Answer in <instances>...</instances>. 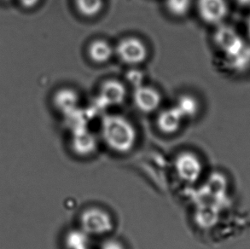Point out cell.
<instances>
[{"label": "cell", "instance_id": "1", "mask_svg": "<svg viewBox=\"0 0 250 249\" xmlns=\"http://www.w3.org/2000/svg\"><path fill=\"white\" fill-rule=\"evenodd\" d=\"M101 136L105 145L119 154L131 151L138 138L133 124L128 120L117 115L104 116L101 122Z\"/></svg>", "mask_w": 250, "mask_h": 249}, {"label": "cell", "instance_id": "17", "mask_svg": "<svg viewBox=\"0 0 250 249\" xmlns=\"http://www.w3.org/2000/svg\"><path fill=\"white\" fill-rule=\"evenodd\" d=\"M128 81L131 84L136 86H139L140 84H143L141 81H143V74L141 72L138 70H132L127 74Z\"/></svg>", "mask_w": 250, "mask_h": 249}, {"label": "cell", "instance_id": "3", "mask_svg": "<svg viewBox=\"0 0 250 249\" xmlns=\"http://www.w3.org/2000/svg\"><path fill=\"white\" fill-rule=\"evenodd\" d=\"M80 225L81 229L89 236H104L114 228L111 216L98 208L84 210L80 217Z\"/></svg>", "mask_w": 250, "mask_h": 249}, {"label": "cell", "instance_id": "2", "mask_svg": "<svg viewBox=\"0 0 250 249\" xmlns=\"http://www.w3.org/2000/svg\"><path fill=\"white\" fill-rule=\"evenodd\" d=\"M223 57L225 67L234 74L250 70V41L240 33L217 48Z\"/></svg>", "mask_w": 250, "mask_h": 249}, {"label": "cell", "instance_id": "21", "mask_svg": "<svg viewBox=\"0 0 250 249\" xmlns=\"http://www.w3.org/2000/svg\"><path fill=\"white\" fill-rule=\"evenodd\" d=\"M236 3L242 7H250V0H234Z\"/></svg>", "mask_w": 250, "mask_h": 249}, {"label": "cell", "instance_id": "12", "mask_svg": "<svg viewBox=\"0 0 250 249\" xmlns=\"http://www.w3.org/2000/svg\"><path fill=\"white\" fill-rule=\"evenodd\" d=\"M88 56L95 63L108 62L114 54V50L108 42L104 40L92 41L87 49Z\"/></svg>", "mask_w": 250, "mask_h": 249}, {"label": "cell", "instance_id": "13", "mask_svg": "<svg viewBox=\"0 0 250 249\" xmlns=\"http://www.w3.org/2000/svg\"><path fill=\"white\" fill-rule=\"evenodd\" d=\"M174 107L179 110L184 120L196 117L199 111L198 101L190 95L180 96Z\"/></svg>", "mask_w": 250, "mask_h": 249}, {"label": "cell", "instance_id": "8", "mask_svg": "<svg viewBox=\"0 0 250 249\" xmlns=\"http://www.w3.org/2000/svg\"><path fill=\"white\" fill-rule=\"evenodd\" d=\"M126 97L125 85L115 80H108L103 83L99 91L98 101L105 107L118 106L124 103Z\"/></svg>", "mask_w": 250, "mask_h": 249}, {"label": "cell", "instance_id": "15", "mask_svg": "<svg viewBox=\"0 0 250 249\" xmlns=\"http://www.w3.org/2000/svg\"><path fill=\"white\" fill-rule=\"evenodd\" d=\"M75 4L80 15L91 18L101 12L104 8V0H75Z\"/></svg>", "mask_w": 250, "mask_h": 249}, {"label": "cell", "instance_id": "5", "mask_svg": "<svg viewBox=\"0 0 250 249\" xmlns=\"http://www.w3.org/2000/svg\"><path fill=\"white\" fill-rule=\"evenodd\" d=\"M174 168L179 179L188 184L197 182L203 174V163L192 152H182L177 155Z\"/></svg>", "mask_w": 250, "mask_h": 249}, {"label": "cell", "instance_id": "11", "mask_svg": "<svg viewBox=\"0 0 250 249\" xmlns=\"http://www.w3.org/2000/svg\"><path fill=\"white\" fill-rule=\"evenodd\" d=\"M184 118L179 110L173 106L161 112L156 120L158 129L164 134L171 135L179 131Z\"/></svg>", "mask_w": 250, "mask_h": 249}, {"label": "cell", "instance_id": "18", "mask_svg": "<svg viewBox=\"0 0 250 249\" xmlns=\"http://www.w3.org/2000/svg\"><path fill=\"white\" fill-rule=\"evenodd\" d=\"M101 249H125V248L117 240L109 239L103 243Z\"/></svg>", "mask_w": 250, "mask_h": 249}, {"label": "cell", "instance_id": "7", "mask_svg": "<svg viewBox=\"0 0 250 249\" xmlns=\"http://www.w3.org/2000/svg\"><path fill=\"white\" fill-rule=\"evenodd\" d=\"M162 97L156 89L148 85L140 84L134 87L133 103L137 108L146 114L156 111L159 108Z\"/></svg>", "mask_w": 250, "mask_h": 249}, {"label": "cell", "instance_id": "22", "mask_svg": "<svg viewBox=\"0 0 250 249\" xmlns=\"http://www.w3.org/2000/svg\"><path fill=\"white\" fill-rule=\"evenodd\" d=\"M10 1H12V0H0V2H3V3H8V2H10Z\"/></svg>", "mask_w": 250, "mask_h": 249}, {"label": "cell", "instance_id": "10", "mask_svg": "<svg viewBox=\"0 0 250 249\" xmlns=\"http://www.w3.org/2000/svg\"><path fill=\"white\" fill-rule=\"evenodd\" d=\"M79 95L70 88H62L55 92L52 104L62 115H69L79 108Z\"/></svg>", "mask_w": 250, "mask_h": 249}, {"label": "cell", "instance_id": "4", "mask_svg": "<svg viewBox=\"0 0 250 249\" xmlns=\"http://www.w3.org/2000/svg\"><path fill=\"white\" fill-rule=\"evenodd\" d=\"M115 52L120 60L127 65H139L146 61L148 57V49L140 39L126 37L119 42Z\"/></svg>", "mask_w": 250, "mask_h": 249}, {"label": "cell", "instance_id": "16", "mask_svg": "<svg viewBox=\"0 0 250 249\" xmlns=\"http://www.w3.org/2000/svg\"><path fill=\"white\" fill-rule=\"evenodd\" d=\"M192 0H166L167 10L173 17H186L191 8Z\"/></svg>", "mask_w": 250, "mask_h": 249}, {"label": "cell", "instance_id": "20", "mask_svg": "<svg viewBox=\"0 0 250 249\" xmlns=\"http://www.w3.org/2000/svg\"><path fill=\"white\" fill-rule=\"evenodd\" d=\"M245 31H246V37L250 41V14L246 19L245 22Z\"/></svg>", "mask_w": 250, "mask_h": 249}, {"label": "cell", "instance_id": "19", "mask_svg": "<svg viewBox=\"0 0 250 249\" xmlns=\"http://www.w3.org/2000/svg\"><path fill=\"white\" fill-rule=\"evenodd\" d=\"M41 0H17V2L20 4L21 8L25 10H32L35 7H37Z\"/></svg>", "mask_w": 250, "mask_h": 249}, {"label": "cell", "instance_id": "6", "mask_svg": "<svg viewBox=\"0 0 250 249\" xmlns=\"http://www.w3.org/2000/svg\"><path fill=\"white\" fill-rule=\"evenodd\" d=\"M196 9L205 23L219 26L228 17L230 7L227 0H197Z\"/></svg>", "mask_w": 250, "mask_h": 249}, {"label": "cell", "instance_id": "9", "mask_svg": "<svg viewBox=\"0 0 250 249\" xmlns=\"http://www.w3.org/2000/svg\"><path fill=\"white\" fill-rule=\"evenodd\" d=\"M71 148L79 156L86 157L94 154L98 148V141L94 135L87 128L73 131Z\"/></svg>", "mask_w": 250, "mask_h": 249}, {"label": "cell", "instance_id": "14", "mask_svg": "<svg viewBox=\"0 0 250 249\" xmlns=\"http://www.w3.org/2000/svg\"><path fill=\"white\" fill-rule=\"evenodd\" d=\"M89 235L82 229H73L66 235L65 246L67 249H89Z\"/></svg>", "mask_w": 250, "mask_h": 249}]
</instances>
